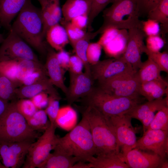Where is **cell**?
<instances>
[{
  "label": "cell",
  "instance_id": "42",
  "mask_svg": "<svg viewBox=\"0 0 168 168\" xmlns=\"http://www.w3.org/2000/svg\"><path fill=\"white\" fill-rule=\"evenodd\" d=\"M60 99L53 96H49L48 104L44 110L51 124H55L56 117L60 108Z\"/></svg>",
  "mask_w": 168,
  "mask_h": 168
},
{
  "label": "cell",
  "instance_id": "48",
  "mask_svg": "<svg viewBox=\"0 0 168 168\" xmlns=\"http://www.w3.org/2000/svg\"><path fill=\"white\" fill-rule=\"evenodd\" d=\"M120 29L114 28H109L102 34L97 42L102 46L106 44L114 38L118 34Z\"/></svg>",
  "mask_w": 168,
  "mask_h": 168
},
{
  "label": "cell",
  "instance_id": "57",
  "mask_svg": "<svg viewBox=\"0 0 168 168\" xmlns=\"http://www.w3.org/2000/svg\"><path fill=\"white\" fill-rule=\"evenodd\" d=\"M0 168H6L3 164L1 163L0 160Z\"/></svg>",
  "mask_w": 168,
  "mask_h": 168
},
{
  "label": "cell",
  "instance_id": "9",
  "mask_svg": "<svg viewBox=\"0 0 168 168\" xmlns=\"http://www.w3.org/2000/svg\"><path fill=\"white\" fill-rule=\"evenodd\" d=\"M0 47V62L26 59L39 62L36 55L23 39L10 29Z\"/></svg>",
  "mask_w": 168,
  "mask_h": 168
},
{
  "label": "cell",
  "instance_id": "30",
  "mask_svg": "<svg viewBox=\"0 0 168 168\" xmlns=\"http://www.w3.org/2000/svg\"><path fill=\"white\" fill-rule=\"evenodd\" d=\"M148 19L161 23L160 33L163 35L168 30V0H161L157 6L147 16Z\"/></svg>",
  "mask_w": 168,
  "mask_h": 168
},
{
  "label": "cell",
  "instance_id": "14",
  "mask_svg": "<svg viewBox=\"0 0 168 168\" xmlns=\"http://www.w3.org/2000/svg\"><path fill=\"white\" fill-rule=\"evenodd\" d=\"M128 30V42L122 57L131 65L136 73L142 63L141 55L145 45L143 40L146 36L142 29L139 28H134Z\"/></svg>",
  "mask_w": 168,
  "mask_h": 168
},
{
  "label": "cell",
  "instance_id": "28",
  "mask_svg": "<svg viewBox=\"0 0 168 168\" xmlns=\"http://www.w3.org/2000/svg\"><path fill=\"white\" fill-rule=\"evenodd\" d=\"M77 120L76 110L70 105L60 108L55 120L57 127L65 130H71L75 126Z\"/></svg>",
  "mask_w": 168,
  "mask_h": 168
},
{
  "label": "cell",
  "instance_id": "1",
  "mask_svg": "<svg viewBox=\"0 0 168 168\" xmlns=\"http://www.w3.org/2000/svg\"><path fill=\"white\" fill-rule=\"evenodd\" d=\"M41 54L46 51L43 41L41 9L27 0L10 29Z\"/></svg>",
  "mask_w": 168,
  "mask_h": 168
},
{
  "label": "cell",
  "instance_id": "16",
  "mask_svg": "<svg viewBox=\"0 0 168 168\" xmlns=\"http://www.w3.org/2000/svg\"><path fill=\"white\" fill-rule=\"evenodd\" d=\"M125 162L129 168H159L166 159L157 154H152L134 148L128 152L124 156Z\"/></svg>",
  "mask_w": 168,
  "mask_h": 168
},
{
  "label": "cell",
  "instance_id": "20",
  "mask_svg": "<svg viewBox=\"0 0 168 168\" xmlns=\"http://www.w3.org/2000/svg\"><path fill=\"white\" fill-rule=\"evenodd\" d=\"M53 150L38 168H72L80 161L78 158L67 154L57 145Z\"/></svg>",
  "mask_w": 168,
  "mask_h": 168
},
{
  "label": "cell",
  "instance_id": "32",
  "mask_svg": "<svg viewBox=\"0 0 168 168\" xmlns=\"http://www.w3.org/2000/svg\"><path fill=\"white\" fill-rule=\"evenodd\" d=\"M48 117L44 110H39L26 120L29 125L33 130L44 132L50 125Z\"/></svg>",
  "mask_w": 168,
  "mask_h": 168
},
{
  "label": "cell",
  "instance_id": "31",
  "mask_svg": "<svg viewBox=\"0 0 168 168\" xmlns=\"http://www.w3.org/2000/svg\"><path fill=\"white\" fill-rule=\"evenodd\" d=\"M94 38L92 32H88L83 38L77 41L72 46L76 55L83 63L85 72L91 75L90 65L87 59L86 50L90 40Z\"/></svg>",
  "mask_w": 168,
  "mask_h": 168
},
{
  "label": "cell",
  "instance_id": "3",
  "mask_svg": "<svg viewBox=\"0 0 168 168\" xmlns=\"http://www.w3.org/2000/svg\"><path fill=\"white\" fill-rule=\"evenodd\" d=\"M112 3L110 7L103 11V24L98 30L92 32L94 38L110 28L141 29L142 21L139 19L135 0H115Z\"/></svg>",
  "mask_w": 168,
  "mask_h": 168
},
{
  "label": "cell",
  "instance_id": "27",
  "mask_svg": "<svg viewBox=\"0 0 168 168\" xmlns=\"http://www.w3.org/2000/svg\"><path fill=\"white\" fill-rule=\"evenodd\" d=\"M161 71L158 66L150 58L142 62L135 75L140 84L153 80L163 79L160 75Z\"/></svg>",
  "mask_w": 168,
  "mask_h": 168
},
{
  "label": "cell",
  "instance_id": "46",
  "mask_svg": "<svg viewBox=\"0 0 168 168\" xmlns=\"http://www.w3.org/2000/svg\"><path fill=\"white\" fill-rule=\"evenodd\" d=\"M47 76L45 67L35 71L26 77L22 82L21 86L30 85L35 83L48 77Z\"/></svg>",
  "mask_w": 168,
  "mask_h": 168
},
{
  "label": "cell",
  "instance_id": "52",
  "mask_svg": "<svg viewBox=\"0 0 168 168\" xmlns=\"http://www.w3.org/2000/svg\"><path fill=\"white\" fill-rule=\"evenodd\" d=\"M8 101L0 98V118L6 110L9 103Z\"/></svg>",
  "mask_w": 168,
  "mask_h": 168
},
{
  "label": "cell",
  "instance_id": "38",
  "mask_svg": "<svg viewBox=\"0 0 168 168\" xmlns=\"http://www.w3.org/2000/svg\"><path fill=\"white\" fill-rule=\"evenodd\" d=\"M60 21L66 31L69 40L72 46L77 41L85 35L86 32L85 30L77 27L70 21H66L63 19H61Z\"/></svg>",
  "mask_w": 168,
  "mask_h": 168
},
{
  "label": "cell",
  "instance_id": "41",
  "mask_svg": "<svg viewBox=\"0 0 168 168\" xmlns=\"http://www.w3.org/2000/svg\"><path fill=\"white\" fill-rule=\"evenodd\" d=\"M102 48L97 42L89 43L86 50V57L90 65L96 64L99 61Z\"/></svg>",
  "mask_w": 168,
  "mask_h": 168
},
{
  "label": "cell",
  "instance_id": "47",
  "mask_svg": "<svg viewBox=\"0 0 168 168\" xmlns=\"http://www.w3.org/2000/svg\"><path fill=\"white\" fill-rule=\"evenodd\" d=\"M84 67L82 60L76 55L70 56L68 70L69 72L78 74L82 72Z\"/></svg>",
  "mask_w": 168,
  "mask_h": 168
},
{
  "label": "cell",
  "instance_id": "36",
  "mask_svg": "<svg viewBox=\"0 0 168 168\" xmlns=\"http://www.w3.org/2000/svg\"><path fill=\"white\" fill-rule=\"evenodd\" d=\"M143 53H145L158 67L161 71L168 72V53L166 51L162 52H153L148 50L145 45Z\"/></svg>",
  "mask_w": 168,
  "mask_h": 168
},
{
  "label": "cell",
  "instance_id": "5",
  "mask_svg": "<svg viewBox=\"0 0 168 168\" xmlns=\"http://www.w3.org/2000/svg\"><path fill=\"white\" fill-rule=\"evenodd\" d=\"M82 100L85 106H92L107 118L125 114L136 105L142 103L143 98L116 97L98 87H93Z\"/></svg>",
  "mask_w": 168,
  "mask_h": 168
},
{
  "label": "cell",
  "instance_id": "24",
  "mask_svg": "<svg viewBox=\"0 0 168 168\" xmlns=\"http://www.w3.org/2000/svg\"><path fill=\"white\" fill-rule=\"evenodd\" d=\"M168 83L163 79L153 80L140 84L139 93L148 101L163 98L168 95Z\"/></svg>",
  "mask_w": 168,
  "mask_h": 168
},
{
  "label": "cell",
  "instance_id": "50",
  "mask_svg": "<svg viewBox=\"0 0 168 168\" xmlns=\"http://www.w3.org/2000/svg\"><path fill=\"white\" fill-rule=\"evenodd\" d=\"M56 56L61 68L64 70H68L70 57L69 54L63 49L56 53Z\"/></svg>",
  "mask_w": 168,
  "mask_h": 168
},
{
  "label": "cell",
  "instance_id": "6",
  "mask_svg": "<svg viewBox=\"0 0 168 168\" xmlns=\"http://www.w3.org/2000/svg\"><path fill=\"white\" fill-rule=\"evenodd\" d=\"M39 137L37 131L29 125L26 119L17 110L16 101L9 103L0 118V142L33 141Z\"/></svg>",
  "mask_w": 168,
  "mask_h": 168
},
{
  "label": "cell",
  "instance_id": "26",
  "mask_svg": "<svg viewBox=\"0 0 168 168\" xmlns=\"http://www.w3.org/2000/svg\"><path fill=\"white\" fill-rule=\"evenodd\" d=\"M45 37L50 46L58 51L63 49L69 41L65 28L59 23L50 27Z\"/></svg>",
  "mask_w": 168,
  "mask_h": 168
},
{
  "label": "cell",
  "instance_id": "34",
  "mask_svg": "<svg viewBox=\"0 0 168 168\" xmlns=\"http://www.w3.org/2000/svg\"><path fill=\"white\" fill-rule=\"evenodd\" d=\"M157 111L147 130L168 131V106Z\"/></svg>",
  "mask_w": 168,
  "mask_h": 168
},
{
  "label": "cell",
  "instance_id": "4",
  "mask_svg": "<svg viewBox=\"0 0 168 168\" xmlns=\"http://www.w3.org/2000/svg\"><path fill=\"white\" fill-rule=\"evenodd\" d=\"M82 115L87 120L96 150V155L120 152L113 128L108 118L94 107L86 105Z\"/></svg>",
  "mask_w": 168,
  "mask_h": 168
},
{
  "label": "cell",
  "instance_id": "56",
  "mask_svg": "<svg viewBox=\"0 0 168 168\" xmlns=\"http://www.w3.org/2000/svg\"><path fill=\"white\" fill-rule=\"evenodd\" d=\"M2 35L0 34V43H2L4 40Z\"/></svg>",
  "mask_w": 168,
  "mask_h": 168
},
{
  "label": "cell",
  "instance_id": "19",
  "mask_svg": "<svg viewBox=\"0 0 168 168\" xmlns=\"http://www.w3.org/2000/svg\"><path fill=\"white\" fill-rule=\"evenodd\" d=\"M89 158L87 162L92 168H129L120 152L114 151L96 155Z\"/></svg>",
  "mask_w": 168,
  "mask_h": 168
},
{
  "label": "cell",
  "instance_id": "21",
  "mask_svg": "<svg viewBox=\"0 0 168 168\" xmlns=\"http://www.w3.org/2000/svg\"><path fill=\"white\" fill-rule=\"evenodd\" d=\"M167 106H168V96L138 104L125 114L131 118L137 119L141 122L147 114Z\"/></svg>",
  "mask_w": 168,
  "mask_h": 168
},
{
  "label": "cell",
  "instance_id": "23",
  "mask_svg": "<svg viewBox=\"0 0 168 168\" xmlns=\"http://www.w3.org/2000/svg\"><path fill=\"white\" fill-rule=\"evenodd\" d=\"M91 4V0H67L61 8L63 19L66 21H70L78 16H88Z\"/></svg>",
  "mask_w": 168,
  "mask_h": 168
},
{
  "label": "cell",
  "instance_id": "29",
  "mask_svg": "<svg viewBox=\"0 0 168 168\" xmlns=\"http://www.w3.org/2000/svg\"><path fill=\"white\" fill-rule=\"evenodd\" d=\"M17 61L16 80L17 87L21 86L23 81L31 73L45 68L40 62L26 59H18Z\"/></svg>",
  "mask_w": 168,
  "mask_h": 168
},
{
  "label": "cell",
  "instance_id": "7",
  "mask_svg": "<svg viewBox=\"0 0 168 168\" xmlns=\"http://www.w3.org/2000/svg\"><path fill=\"white\" fill-rule=\"evenodd\" d=\"M57 127L56 124H50L37 141L31 144L23 168H38L46 160L57 144L58 136L55 134Z\"/></svg>",
  "mask_w": 168,
  "mask_h": 168
},
{
  "label": "cell",
  "instance_id": "40",
  "mask_svg": "<svg viewBox=\"0 0 168 168\" xmlns=\"http://www.w3.org/2000/svg\"><path fill=\"white\" fill-rule=\"evenodd\" d=\"M19 112L27 119L31 117L38 110L30 99H19L16 101Z\"/></svg>",
  "mask_w": 168,
  "mask_h": 168
},
{
  "label": "cell",
  "instance_id": "11",
  "mask_svg": "<svg viewBox=\"0 0 168 168\" xmlns=\"http://www.w3.org/2000/svg\"><path fill=\"white\" fill-rule=\"evenodd\" d=\"M33 141L0 142V157L6 168H19L23 165Z\"/></svg>",
  "mask_w": 168,
  "mask_h": 168
},
{
  "label": "cell",
  "instance_id": "49",
  "mask_svg": "<svg viewBox=\"0 0 168 168\" xmlns=\"http://www.w3.org/2000/svg\"><path fill=\"white\" fill-rule=\"evenodd\" d=\"M48 94L42 92L33 96L30 100L38 110H41L46 107L49 101Z\"/></svg>",
  "mask_w": 168,
  "mask_h": 168
},
{
  "label": "cell",
  "instance_id": "12",
  "mask_svg": "<svg viewBox=\"0 0 168 168\" xmlns=\"http://www.w3.org/2000/svg\"><path fill=\"white\" fill-rule=\"evenodd\" d=\"M90 71L92 80L98 82L122 73L134 72L131 65L122 56L100 60L96 64L90 65Z\"/></svg>",
  "mask_w": 168,
  "mask_h": 168
},
{
  "label": "cell",
  "instance_id": "2",
  "mask_svg": "<svg viewBox=\"0 0 168 168\" xmlns=\"http://www.w3.org/2000/svg\"><path fill=\"white\" fill-rule=\"evenodd\" d=\"M58 146L67 154L87 162L96 154V150L88 122L82 115L79 123L64 136L58 137Z\"/></svg>",
  "mask_w": 168,
  "mask_h": 168
},
{
  "label": "cell",
  "instance_id": "54",
  "mask_svg": "<svg viewBox=\"0 0 168 168\" xmlns=\"http://www.w3.org/2000/svg\"><path fill=\"white\" fill-rule=\"evenodd\" d=\"M160 168H168V161L166 159L160 165Z\"/></svg>",
  "mask_w": 168,
  "mask_h": 168
},
{
  "label": "cell",
  "instance_id": "13",
  "mask_svg": "<svg viewBox=\"0 0 168 168\" xmlns=\"http://www.w3.org/2000/svg\"><path fill=\"white\" fill-rule=\"evenodd\" d=\"M134 148L151 151L162 158L166 159L168 153V131L147 130L137 140Z\"/></svg>",
  "mask_w": 168,
  "mask_h": 168
},
{
  "label": "cell",
  "instance_id": "51",
  "mask_svg": "<svg viewBox=\"0 0 168 168\" xmlns=\"http://www.w3.org/2000/svg\"><path fill=\"white\" fill-rule=\"evenodd\" d=\"M88 16L87 15L78 16L73 18L70 22L77 27L85 30L87 28Z\"/></svg>",
  "mask_w": 168,
  "mask_h": 168
},
{
  "label": "cell",
  "instance_id": "18",
  "mask_svg": "<svg viewBox=\"0 0 168 168\" xmlns=\"http://www.w3.org/2000/svg\"><path fill=\"white\" fill-rule=\"evenodd\" d=\"M42 92L61 99L59 94L54 87L49 78L47 77L35 83L27 86H22L17 87L15 91L16 98L19 99L30 98Z\"/></svg>",
  "mask_w": 168,
  "mask_h": 168
},
{
  "label": "cell",
  "instance_id": "44",
  "mask_svg": "<svg viewBox=\"0 0 168 168\" xmlns=\"http://www.w3.org/2000/svg\"><path fill=\"white\" fill-rule=\"evenodd\" d=\"M141 29L146 36L159 35L161 28L159 23L150 19L141 21Z\"/></svg>",
  "mask_w": 168,
  "mask_h": 168
},
{
  "label": "cell",
  "instance_id": "22",
  "mask_svg": "<svg viewBox=\"0 0 168 168\" xmlns=\"http://www.w3.org/2000/svg\"><path fill=\"white\" fill-rule=\"evenodd\" d=\"M27 0H0V23L10 29L11 23Z\"/></svg>",
  "mask_w": 168,
  "mask_h": 168
},
{
  "label": "cell",
  "instance_id": "33",
  "mask_svg": "<svg viewBox=\"0 0 168 168\" xmlns=\"http://www.w3.org/2000/svg\"><path fill=\"white\" fill-rule=\"evenodd\" d=\"M16 88L14 83L0 73V98L8 101L14 99Z\"/></svg>",
  "mask_w": 168,
  "mask_h": 168
},
{
  "label": "cell",
  "instance_id": "15",
  "mask_svg": "<svg viewBox=\"0 0 168 168\" xmlns=\"http://www.w3.org/2000/svg\"><path fill=\"white\" fill-rule=\"evenodd\" d=\"M69 73V85L65 96L68 103L71 105L89 93L93 87L94 81L91 75L85 72L78 74Z\"/></svg>",
  "mask_w": 168,
  "mask_h": 168
},
{
  "label": "cell",
  "instance_id": "10",
  "mask_svg": "<svg viewBox=\"0 0 168 168\" xmlns=\"http://www.w3.org/2000/svg\"><path fill=\"white\" fill-rule=\"evenodd\" d=\"M108 118L115 132L120 152L124 157L134 148L137 141L136 132L131 122L132 118L125 114Z\"/></svg>",
  "mask_w": 168,
  "mask_h": 168
},
{
  "label": "cell",
  "instance_id": "43",
  "mask_svg": "<svg viewBox=\"0 0 168 168\" xmlns=\"http://www.w3.org/2000/svg\"><path fill=\"white\" fill-rule=\"evenodd\" d=\"M140 16H147L161 0H135Z\"/></svg>",
  "mask_w": 168,
  "mask_h": 168
},
{
  "label": "cell",
  "instance_id": "35",
  "mask_svg": "<svg viewBox=\"0 0 168 168\" xmlns=\"http://www.w3.org/2000/svg\"><path fill=\"white\" fill-rule=\"evenodd\" d=\"M91 8L88 16L87 29L88 32L93 30L92 23L95 18L110 3H112L115 0H91Z\"/></svg>",
  "mask_w": 168,
  "mask_h": 168
},
{
  "label": "cell",
  "instance_id": "37",
  "mask_svg": "<svg viewBox=\"0 0 168 168\" xmlns=\"http://www.w3.org/2000/svg\"><path fill=\"white\" fill-rule=\"evenodd\" d=\"M17 60L0 62V73L12 81L16 85Z\"/></svg>",
  "mask_w": 168,
  "mask_h": 168
},
{
  "label": "cell",
  "instance_id": "53",
  "mask_svg": "<svg viewBox=\"0 0 168 168\" xmlns=\"http://www.w3.org/2000/svg\"><path fill=\"white\" fill-rule=\"evenodd\" d=\"M91 166L89 163L79 161L76 163L73 166L72 168H91Z\"/></svg>",
  "mask_w": 168,
  "mask_h": 168
},
{
  "label": "cell",
  "instance_id": "45",
  "mask_svg": "<svg viewBox=\"0 0 168 168\" xmlns=\"http://www.w3.org/2000/svg\"><path fill=\"white\" fill-rule=\"evenodd\" d=\"M147 49L153 52H158L165 45V41L159 35L147 36L146 40Z\"/></svg>",
  "mask_w": 168,
  "mask_h": 168
},
{
  "label": "cell",
  "instance_id": "25",
  "mask_svg": "<svg viewBox=\"0 0 168 168\" xmlns=\"http://www.w3.org/2000/svg\"><path fill=\"white\" fill-rule=\"evenodd\" d=\"M128 39V33L127 30L120 29L118 35L102 48L109 57L119 58L123 56L125 51Z\"/></svg>",
  "mask_w": 168,
  "mask_h": 168
},
{
  "label": "cell",
  "instance_id": "17",
  "mask_svg": "<svg viewBox=\"0 0 168 168\" xmlns=\"http://www.w3.org/2000/svg\"><path fill=\"white\" fill-rule=\"evenodd\" d=\"M46 47L47 55L45 66L48 75L53 85L61 89L66 95L68 88L64 82V70L58 63L54 49L50 46L46 45Z\"/></svg>",
  "mask_w": 168,
  "mask_h": 168
},
{
  "label": "cell",
  "instance_id": "55",
  "mask_svg": "<svg viewBox=\"0 0 168 168\" xmlns=\"http://www.w3.org/2000/svg\"><path fill=\"white\" fill-rule=\"evenodd\" d=\"M40 3V5L45 3L49 0H37Z\"/></svg>",
  "mask_w": 168,
  "mask_h": 168
},
{
  "label": "cell",
  "instance_id": "39",
  "mask_svg": "<svg viewBox=\"0 0 168 168\" xmlns=\"http://www.w3.org/2000/svg\"><path fill=\"white\" fill-rule=\"evenodd\" d=\"M62 9L60 5V0H53V8L50 16L44 25L43 36L45 37L46 32L51 26L58 24L62 19Z\"/></svg>",
  "mask_w": 168,
  "mask_h": 168
},
{
  "label": "cell",
  "instance_id": "8",
  "mask_svg": "<svg viewBox=\"0 0 168 168\" xmlns=\"http://www.w3.org/2000/svg\"><path fill=\"white\" fill-rule=\"evenodd\" d=\"M134 72L118 75L98 82V87L105 92L120 97L138 98L140 83Z\"/></svg>",
  "mask_w": 168,
  "mask_h": 168
}]
</instances>
